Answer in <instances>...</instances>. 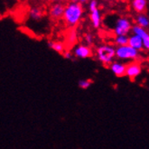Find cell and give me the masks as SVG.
<instances>
[{"label":"cell","instance_id":"1","mask_svg":"<svg viewBox=\"0 0 149 149\" xmlns=\"http://www.w3.org/2000/svg\"><path fill=\"white\" fill-rule=\"evenodd\" d=\"M83 13L82 4L79 3L76 0H72L65 5L64 15L63 17V21L70 27H74L81 22Z\"/></svg>","mask_w":149,"mask_h":149},{"label":"cell","instance_id":"2","mask_svg":"<svg viewBox=\"0 0 149 149\" xmlns=\"http://www.w3.org/2000/svg\"><path fill=\"white\" fill-rule=\"evenodd\" d=\"M96 56L104 66H110L112 63L115 62L116 57V47L111 45H101L96 49Z\"/></svg>","mask_w":149,"mask_h":149},{"label":"cell","instance_id":"3","mask_svg":"<svg viewBox=\"0 0 149 149\" xmlns=\"http://www.w3.org/2000/svg\"><path fill=\"white\" fill-rule=\"evenodd\" d=\"M116 57L121 61H137L139 52L130 45L116 47Z\"/></svg>","mask_w":149,"mask_h":149},{"label":"cell","instance_id":"4","mask_svg":"<svg viewBox=\"0 0 149 149\" xmlns=\"http://www.w3.org/2000/svg\"><path fill=\"white\" fill-rule=\"evenodd\" d=\"M133 25L132 22L127 17H119L117 19L115 26H114V33L116 36H128V33L132 31Z\"/></svg>","mask_w":149,"mask_h":149},{"label":"cell","instance_id":"5","mask_svg":"<svg viewBox=\"0 0 149 149\" xmlns=\"http://www.w3.org/2000/svg\"><path fill=\"white\" fill-rule=\"evenodd\" d=\"M142 73V65L138 61H131L127 63L126 76L130 80H135Z\"/></svg>","mask_w":149,"mask_h":149},{"label":"cell","instance_id":"6","mask_svg":"<svg viewBox=\"0 0 149 149\" xmlns=\"http://www.w3.org/2000/svg\"><path fill=\"white\" fill-rule=\"evenodd\" d=\"M73 55L78 59H88L93 56V51L90 45H78L73 49Z\"/></svg>","mask_w":149,"mask_h":149},{"label":"cell","instance_id":"7","mask_svg":"<svg viewBox=\"0 0 149 149\" xmlns=\"http://www.w3.org/2000/svg\"><path fill=\"white\" fill-rule=\"evenodd\" d=\"M65 10V5L63 3H54L52 4L49 9V15L52 18L60 19L63 17Z\"/></svg>","mask_w":149,"mask_h":149},{"label":"cell","instance_id":"8","mask_svg":"<svg viewBox=\"0 0 149 149\" xmlns=\"http://www.w3.org/2000/svg\"><path fill=\"white\" fill-rule=\"evenodd\" d=\"M132 33L135 34H137V36H139L142 38L143 43H144V49L149 51V33L146 29L140 27V26L136 24L133 25Z\"/></svg>","mask_w":149,"mask_h":149},{"label":"cell","instance_id":"9","mask_svg":"<svg viewBox=\"0 0 149 149\" xmlns=\"http://www.w3.org/2000/svg\"><path fill=\"white\" fill-rule=\"evenodd\" d=\"M109 70L111 72L118 78H122L126 76V70H127V64L120 63V62H114L110 64Z\"/></svg>","mask_w":149,"mask_h":149},{"label":"cell","instance_id":"10","mask_svg":"<svg viewBox=\"0 0 149 149\" xmlns=\"http://www.w3.org/2000/svg\"><path fill=\"white\" fill-rule=\"evenodd\" d=\"M128 45H130L131 47H133L134 49L139 51H142L144 49V43H143V40L137 34H131L129 36V41H128Z\"/></svg>","mask_w":149,"mask_h":149},{"label":"cell","instance_id":"11","mask_svg":"<svg viewBox=\"0 0 149 149\" xmlns=\"http://www.w3.org/2000/svg\"><path fill=\"white\" fill-rule=\"evenodd\" d=\"M90 19L94 28H99L101 24V13L99 8L90 12Z\"/></svg>","mask_w":149,"mask_h":149},{"label":"cell","instance_id":"12","mask_svg":"<svg viewBox=\"0 0 149 149\" xmlns=\"http://www.w3.org/2000/svg\"><path fill=\"white\" fill-rule=\"evenodd\" d=\"M135 22L136 25L140 26V27H142L144 29H146L149 27V17L144 13L137 14L135 17Z\"/></svg>","mask_w":149,"mask_h":149},{"label":"cell","instance_id":"13","mask_svg":"<svg viewBox=\"0 0 149 149\" xmlns=\"http://www.w3.org/2000/svg\"><path fill=\"white\" fill-rule=\"evenodd\" d=\"M147 0H132V7L137 14H143L146 10Z\"/></svg>","mask_w":149,"mask_h":149},{"label":"cell","instance_id":"14","mask_svg":"<svg viewBox=\"0 0 149 149\" xmlns=\"http://www.w3.org/2000/svg\"><path fill=\"white\" fill-rule=\"evenodd\" d=\"M48 46L52 50L55 51L56 52L61 54H63V52L66 51L65 45L63 42H60V41H50L48 42Z\"/></svg>","mask_w":149,"mask_h":149},{"label":"cell","instance_id":"15","mask_svg":"<svg viewBox=\"0 0 149 149\" xmlns=\"http://www.w3.org/2000/svg\"><path fill=\"white\" fill-rule=\"evenodd\" d=\"M42 11L41 8L38 7H32L29 11V16L32 20L34 21H39L42 17Z\"/></svg>","mask_w":149,"mask_h":149},{"label":"cell","instance_id":"16","mask_svg":"<svg viewBox=\"0 0 149 149\" xmlns=\"http://www.w3.org/2000/svg\"><path fill=\"white\" fill-rule=\"evenodd\" d=\"M128 41H129V36H118L115 37V45L118 46H125L128 45Z\"/></svg>","mask_w":149,"mask_h":149},{"label":"cell","instance_id":"17","mask_svg":"<svg viewBox=\"0 0 149 149\" xmlns=\"http://www.w3.org/2000/svg\"><path fill=\"white\" fill-rule=\"evenodd\" d=\"M77 39H78V36H77V32L75 31V29L70 30V32L67 34V42L69 45H73L77 42Z\"/></svg>","mask_w":149,"mask_h":149},{"label":"cell","instance_id":"18","mask_svg":"<svg viewBox=\"0 0 149 149\" xmlns=\"http://www.w3.org/2000/svg\"><path fill=\"white\" fill-rule=\"evenodd\" d=\"M93 83L91 79H84V80H80L78 81V86L81 90H88Z\"/></svg>","mask_w":149,"mask_h":149},{"label":"cell","instance_id":"19","mask_svg":"<svg viewBox=\"0 0 149 149\" xmlns=\"http://www.w3.org/2000/svg\"><path fill=\"white\" fill-rule=\"evenodd\" d=\"M84 40H85V42L87 43V45H91L94 41V37L91 33H86L84 36Z\"/></svg>","mask_w":149,"mask_h":149},{"label":"cell","instance_id":"20","mask_svg":"<svg viewBox=\"0 0 149 149\" xmlns=\"http://www.w3.org/2000/svg\"><path fill=\"white\" fill-rule=\"evenodd\" d=\"M98 8V1L97 0H90L89 2V10L90 12L97 9Z\"/></svg>","mask_w":149,"mask_h":149},{"label":"cell","instance_id":"21","mask_svg":"<svg viewBox=\"0 0 149 149\" xmlns=\"http://www.w3.org/2000/svg\"><path fill=\"white\" fill-rule=\"evenodd\" d=\"M63 56L65 59H67V60H72V59H73V57H74L73 52H72L71 51H68V50H66V51L63 52Z\"/></svg>","mask_w":149,"mask_h":149},{"label":"cell","instance_id":"22","mask_svg":"<svg viewBox=\"0 0 149 149\" xmlns=\"http://www.w3.org/2000/svg\"><path fill=\"white\" fill-rule=\"evenodd\" d=\"M49 1L52 2V4H54V3H62L64 0H49Z\"/></svg>","mask_w":149,"mask_h":149},{"label":"cell","instance_id":"23","mask_svg":"<svg viewBox=\"0 0 149 149\" xmlns=\"http://www.w3.org/2000/svg\"><path fill=\"white\" fill-rule=\"evenodd\" d=\"M76 1H78L79 3H81V4H84V3H87L89 0H76Z\"/></svg>","mask_w":149,"mask_h":149}]
</instances>
